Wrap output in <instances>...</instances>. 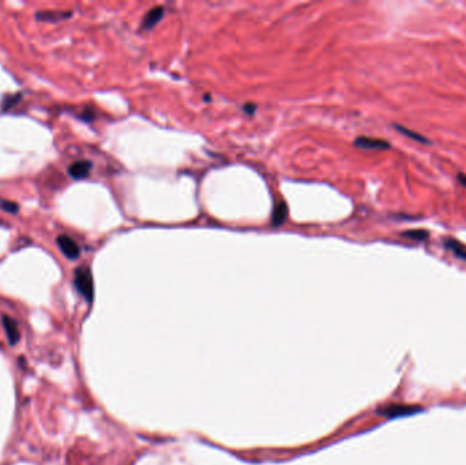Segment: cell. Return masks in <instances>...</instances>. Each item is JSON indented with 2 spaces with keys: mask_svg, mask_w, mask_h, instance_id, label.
Masks as SVG:
<instances>
[{
  "mask_svg": "<svg viewBox=\"0 0 466 465\" xmlns=\"http://www.w3.org/2000/svg\"><path fill=\"white\" fill-rule=\"evenodd\" d=\"M74 284L82 296L88 302H92L94 296V284H93V276L90 269L86 266L78 267L74 273Z\"/></svg>",
  "mask_w": 466,
  "mask_h": 465,
  "instance_id": "cell-1",
  "label": "cell"
},
{
  "mask_svg": "<svg viewBox=\"0 0 466 465\" xmlns=\"http://www.w3.org/2000/svg\"><path fill=\"white\" fill-rule=\"evenodd\" d=\"M421 406L416 405H405V404H391L384 408H379L378 414L386 416V418H399V416H408L416 412H420Z\"/></svg>",
  "mask_w": 466,
  "mask_h": 465,
  "instance_id": "cell-2",
  "label": "cell"
},
{
  "mask_svg": "<svg viewBox=\"0 0 466 465\" xmlns=\"http://www.w3.org/2000/svg\"><path fill=\"white\" fill-rule=\"evenodd\" d=\"M56 243H57V246H59L60 251L63 253L64 257H67L71 261L79 258L80 247L72 238H70L67 235H60L56 239Z\"/></svg>",
  "mask_w": 466,
  "mask_h": 465,
  "instance_id": "cell-3",
  "label": "cell"
},
{
  "mask_svg": "<svg viewBox=\"0 0 466 465\" xmlns=\"http://www.w3.org/2000/svg\"><path fill=\"white\" fill-rule=\"evenodd\" d=\"M355 146L366 149V150H387V149H390V143L387 141L378 140V138L360 137L355 141Z\"/></svg>",
  "mask_w": 466,
  "mask_h": 465,
  "instance_id": "cell-4",
  "label": "cell"
},
{
  "mask_svg": "<svg viewBox=\"0 0 466 465\" xmlns=\"http://www.w3.org/2000/svg\"><path fill=\"white\" fill-rule=\"evenodd\" d=\"M93 164L90 161L86 160H80V161H75L68 167V175L71 176L72 179L79 180L88 178L90 171H92Z\"/></svg>",
  "mask_w": 466,
  "mask_h": 465,
  "instance_id": "cell-5",
  "label": "cell"
},
{
  "mask_svg": "<svg viewBox=\"0 0 466 465\" xmlns=\"http://www.w3.org/2000/svg\"><path fill=\"white\" fill-rule=\"evenodd\" d=\"M164 16V7L158 6V7H153L150 11L145 15L144 18V29H153L155 25L158 24L159 21L163 20Z\"/></svg>",
  "mask_w": 466,
  "mask_h": 465,
  "instance_id": "cell-6",
  "label": "cell"
},
{
  "mask_svg": "<svg viewBox=\"0 0 466 465\" xmlns=\"http://www.w3.org/2000/svg\"><path fill=\"white\" fill-rule=\"evenodd\" d=\"M287 217H288L287 203L283 202V201H279V202L274 206V210H273L271 224H273L274 227H279V225H282V224L285 223Z\"/></svg>",
  "mask_w": 466,
  "mask_h": 465,
  "instance_id": "cell-7",
  "label": "cell"
},
{
  "mask_svg": "<svg viewBox=\"0 0 466 465\" xmlns=\"http://www.w3.org/2000/svg\"><path fill=\"white\" fill-rule=\"evenodd\" d=\"M3 326L10 342L15 344L19 340V329H18V325H16L15 321L10 318V317H3Z\"/></svg>",
  "mask_w": 466,
  "mask_h": 465,
  "instance_id": "cell-8",
  "label": "cell"
},
{
  "mask_svg": "<svg viewBox=\"0 0 466 465\" xmlns=\"http://www.w3.org/2000/svg\"><path fill=\"white\" fill-rule=\"evenodd\" d=\"M71 16V12H60V11H40L36 14V18L38 21H45V22H56V21L63 20Z\"/></svg>",
  "mask_w": 466,
  "mask_h": 465,
  "instance_id": "cell-9",
  "label": "cell"
},
{
  "mask_svg": "<svg viewBox=\"0 0 466 465\" xmlns=\"http://www.w3.org/2000/svg\"><path fill=\"white\" fill-rule=\"evenodd\" d=\"M444 246H446L457 258L466 259V247L463 246L461 242L455 240V239H447L446 242H444Z\"/></svg>",
  "mask_w": 466,
  "mask_h": 465,
  "instance_id": "cell-10",
  "label": "cell"
},
{
  "mask_svg": "<svg viewBox=\"0 0 466 465\" xmlns=\"http://www.w3.org/2000/svg\"><path fill=\"white\" fill-rule=\"evenodd\" d=\"M402 236L408 238L409 240H414V242H424L430 238V232L426 229H411V231L403 232Z\"/></svg>",
  "mask_w": 466,
  "mask_h": 465,
  "instance_id": "cell-11",
  "label": "cell"
},
{
  "mask_svg": "<svg viewBox=\"0 0 466 465\" xmlns=\"http://www.w3.org/2000/svg\"><path fill=\"white\" fill-rule=\"evenodd\" d=\"M395 128H397V130H398V131L401 132V134H403V135L409 137V138H413V140L418 141V142H421V143H430V142H428V140H427V138H426V137L420 135V134H417V132L412 131V130H408V128L402 127V126H398V124H395Z\"/></svg>",
  "mask_w": 466,
  "mask_h": 465,
  "instance_id": "cell-12",
  "label": "cell"
},
{
  "mask_svg": "<svg viewBox=\"0 0 466 465\" xmlns=\"http://www.w3.org/2000/svg\"><path fill=\"white\" fill-rule=\"evenodd\" d=\"M0 207L3 209V210L8 211V213H12V215H15L19 210V206H18V203L11 202V201H0Z\"/></svg>",
  "mask_w": 466,
  "mask_h": 465,
  "instance_id": "cell-13",
  "label": "cell"
},
{
  "mask_svg": "<svg viewBox=\"0 0 466 465\" xmlns=\"http://www.w3.org/2000/svg\"><path fill=\"white\" fill-rule=\"evenodd\" d=\"M16 101H19V95H16V97H10V99L4 100L3 105H2V108H3V111H6V109H8L10 107H12V105H14V104H15Z\"/></svg>",
  "mask_w": 466,
  "mask_h": 465,
  "instance_id": "cell-14",
  "label": "cell"
},
{
  "mask_svg": "<svg viewBox=\"0 0 466 465\" xmlns=\"http://www.w3.org/2000/svg\"><path fill=\"white\" fill-rule=\"evenodd\" d=\"M243 109L244 112H247V113H254V112L256 111V107L254 104H246L243 107Z\"/></svg>",
  "mask_w": 466,
  "mask_h": 465,
  "instance_id": "cell-15",
  "label": "cell"
},
{
  "mask_svg": "<svg viewBox=\"0 0 466 465\" xmlns=\"http://www.w3.org/2000/svg\"><path fill=\"white\" fill-rule=\"evenodd\" d=\"M458 180H459V182H461V183L463 184V186L466 187V175H463V173H461V175L458 176Z\"/></svg>",
  "mask_w": 466,
  "mask_h": 465,
  "instance_id": "cell-16",
  "label": "cell"
}]
</instances>
